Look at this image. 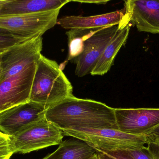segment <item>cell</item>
Segmentation results:
<instances>
[{
  "label": "cell",
  "mask_w": 159,
  "mask_h": 159,
  "mask_svg": "<svg viewBox=\"0 0 159 159\" xmlns=\"http://www.w3.org/2000/svg\"><path fill=\"white\" fill-rule=\"evenodd\" d=\"M61 9L34 14L0 17V27L28 41L43 35L57 24Z\"/></svg>",
  "instance_id": "5"
},
{
  "label": "cell",
  "mask_w": 159,
  "mask_h": 159,
  "mask_svg": "<svg viewBox=\"0 0 159 159\" xmlns=\"http://www.w3.org/2000/svg\"><path fill=\"white\" fill-rule=\"evenodd\" d=\"M96 30H69L66 32L69 40L68 60L75 59L79 56L83 50L85 39L92 32Z\"/></svg>",
  "instance_id": "16"
},
{
  "label": "cell",
  "mask_w": 159,
  "mask_h": 159,
  "mask_svg": "<svg viewBox=\"0 0 159 159\" xmlns=\"http://www.w3.org/2000/svg\"><path fill=\"white\" fill-rule=\"evenodd\" d=\"M1 58H2V54H0V83H1V77L2 74V62H1Z\"/></svg>",
  "instance_id": "23"
},
{
  "label": "cell",
  "mask_w": 159,
  "mask_h": 159,
  "mask_svg": "<svg viewBox=\"0 0 159 159\" xmlns=\"http://www.w3.org/2000/svg\"><path fill=\"white\" fill-rule=\"evenodd\" d=\"M130 29V25L119 24V29L104 50L91 75H103L113 65L114 59L119 51L127 41Z\"/></svg>",
  "instance_id": "14"
},
{
  "label": "cell",
  "mask_w": 159,
  "mask_h": 159,
  "mask_svg": "<svg viewBox=\"0 0 159 159\" xmlns=\"http://www.w3.org/2000/svg\"><path fill=\"white\" fill-rule=\"evenodd\" d=\"M73 1V2H78L81 3H89V4H106L108 1H88V0H82V1Z\"/></svg>",
  "instance_id": "22"
},
{
  "label": "cell",
  "mask_w": 159,
  "mask_h": 159,
  "mask_svg": "<svg viewBox=\"0 0 159 159\" xmlns=\"http://www.w3.org/2000/svg\"><path fill=\"white\" fill-rule=\"evenodd\" d=\"M129 152L134 159H159V147L154 142H149L144 148Z\"/></svg>",
  "instance_id": "17"
},
{
  "label": "cell",
  "mask_w": 159,
  "mask_h": 159,
  "mask_svg": "<svg viewBox=\"0 0 159 159\" xmlns=\"http://www.w3.org/2000/svg\"><path fill=\"white\" fill-rule=\"evenodd\" d=\"M64 136L61 129L45 117L23 128L11 140L15 153L25 154L60 145Z\"/></svg>",
  "instance_id": "4"
},
{
  "label": "cell",
  "mask_w": 159,
  "mask_h": 159,
  "mask_svg": "<svg viewBox=\"0 0 159 159\" xmlns=\"http://www.w3.org/2000/svg\"><path fill=\"white\" fill-rule=\"evenodd\" d=\"M89 159H98V156H97V153L93 155L92 157Z\"/></svg>",
  "instance_id": "25"
},
{
  "label": "cell",
  "mask_w": 159,
  "mask_h": 159,
  "mask_svg": "<svg viewBox=\"0 0 159 159\" xmlns=\"http://www.w3.org/2000/svg\"><path fill=\"white\" fill-rule=\"evenodd\" d=\"M72 86L55 61L43 55L37 62L30 101L48 107L74 96Z\"/></svg>",
  "instance_id": "2"
},
{
  "label": "cell",
  "mask_w": 159,
  "mask_h": 159,
  "mask_svg": "<svg viewBox=\"0 0 159 159\" xmlns=\"http://www.w3.org/2000/svg\"><path fill=\"white\" fill-rule=\"evenodd\" d=\"M24 41H26L15 36L8 30L0 27V54L13 46Z\"/></svg>",
  "instance_id": "18"
},
{
  "label": "cell",
  "mask_w": 159,
  "mask_h": 159,
  "mask_svg": "<svg viewBox=\"0 0 159 159\" xmlns=\"http://www.w3.org/2000/svg\"><path fill=\"white\" fill-rule=\"evenodd\" d=\"M2 133V132H1L0 131V134H1V133Z\"/></svg>",
  "instance_id": "27"
},
{
  "label": "cell",
  "mask_w": 159,
  "mask_h": 159,
  "mask_svg": "<svg viewBox=\"0 0 159 159\" xmlns=\"http://www.w3.org/2000/svg\"><path fill=\"white\" fill-rule=\"evenodd\" d=\"M7 1H8V0H0V8H1V7H2L4 4L6 3Z\"/></svg>",
  "instance_id": "24"
},
{
  "label": "cell",
  "mask_w": 159,
  "mask_h": 159,
  "mask_svg": "<svg viewBox=\"0 0 159 159\" xmlns=\"http://www.w3.org/2000/svg\"><path fill=\"white\" fill-rule=\"evenodd\" d=\"M37 63L32 64L21 72L0 83V115L30 101Z\"/></svg>",
  "instance_id": "7"
},
{
  "label": "cell",
  "mask_w": 159,
  "mask_h": 159,
  "mask_svg": "<svg viewBox=\"0 0 159 159\" xmlns=\"http://www.w3.org/2000/svg\"><path fill=\"white\" fill-rule=\"evenodd\" d=\"M45 118L61 130L76 128L118 129L114 108L101 102L74 96L48 107Z\"/></svg>",
  "instance_id": "1"
},
{
  "label": "cell",
  "mask_w": 159,
  "mask_h": 159,
  "mask_svg": "<svg viewBox=\"0 0 159 159\" xmlns=\"http://www.w3.org/2000/svg\"><path fill=\"white\" fill-rule=\"evenodd\" d=\"M64 136L82 141L96 151L109 153L121 150H137L149 143L146 134L134 135L118 129L76 128L62 130Z\"/></svg>",
  "instance_id": "3"
},
{
  "label": "cell",
  "mask_w": 159,
  "mask_h": 159,
  "mask_svg": "<svg viewBox=\"0 0 159 159\" xmlns=\"http://www.w3.org/2000/svg\"><path fill=\"white\" fill-rule=\"evenodd\" d=\"M14 153L11 137L2 133L0 134V159H9Z\"/></svg>",
  "instance_id": "19"
},
{
  "label": "cell",
  "mask_w": 159,
  "mask_h": 159,
  "mask_svg": "<svg viewBox=\"0 0 159 159\" xmlns=\"http://www.w3.org/2000/svg\"><path fill=\"white\" fill-rule=\"evenodd\" d=\"M69 0H8L0 8V17L34 14L61 9Z\"/></svg>",
  "instance_id": "13"
},
{
  "label": "cell",
  "mask_w": 159,
  "mask_h": 159,
  "mask_svg": "<svg viewBox=\"0 0 159 159\" xmlns=\"http://www.w3.org/2000/svg\"><path fill=\"white\" fill-rule=\"evenodd\" d=\"M47 109L30 101L11 108L0 115V131L12 137L25 127L45 117Z\"/></svg>",
  "instance_id": "11"
},
{
  "label": "cell",
  "mask_w": 159,
  "mask_h": 159,
  "mask_svg": "<svg viewBox=\"0 0 159 159\" xmlns=\"http://www.w3.org/2000/svg\"><path fill=\"white\" fill-rule=\"evenodd\" d=\"M152 142H155L157 145L159 147V139H157V140H155V141H152Z\"/></svg>",
  "instance_id": "26"
},
{
  "label": "cell",
  "mask_w": 159,
  "mask_h": 159,
  "mask_svg": "<svg viewBox=\"0 0 159 159\" xmlns=\"http://www.w3.org/2000/svg\"><path fill=\"white\" fill-rule=\"evenodd\" d=\"M98 159H134L129 153V150L106 152L96 151Z\"/></svg>",
  "instance_id": "20"
},
{
  "label": "cell",
  "mask_w": 159,
  "mask_h": 159,
  "mask_svg": "<svg viewBox=\"0 0 159 159\" xmlns=\"http://www.w3.org/2000/svg\"><path fill=\"white\" fill-rule=\"evenodd\" d=\"M145 134L147 136L149 142L159 139V125L153 128Z\"/></svg>",
  "instance_id": "21"
},
{
  "label": "cell",
  "mask_w": 159,
  "mask_h": 159,
  "mask_svg": "<svg viewBox=\"0 0 159 159\" xmlns=\"http://www.w3.org/2000/svg\"><path fill=\"white\" fill-rule=\"evenodd\" d=\"M119 29V25L95 30L84 42L82 52L75 59V74L82 77L91 74L107 46Z\"/></svg>",
  "instance_id": "8"
},
{
  "label": "cell",
  "mask_w": 159,
  "mask_h": 159,
  "mask_svg": "<svg viewBox=\"0 0 159 159\" xmlns=\"http://www.w3.org/2000/svg\"><path fill=\"white\" fill-rule=\"evenodd\" d=\"M119 130L129 134H145L159 125V108H114Z\"/></svg>",
  "instance_id": "10"
},
{
  "label": "cell",
  "mask_w": 159,
  "mask_h": 159,
  "mask_svg": "<svg viewBox=\"0 0 159 159\" xmlns=\"http://www.w3.org/2000/svg\"><path fill=\"white\" fill-rule=\"evenodd\" d=\"M96 150L78 139L63 141L58 148L42 159H89Z\"/></svg>",
  "instance_id": "15"
},
{
  "label": "cell",
  "mask_w": 159,
  "mask_h": 159,
  "mask_svg": "<svg viewBox=\"0 0 159 159\" xmlns=\"http://www.w3.org/2000/svg\"><path fill=\"white\" fill-rule=\"evenodd\" d=\"M125 15L119 24L132 23L140 32L159 34V0L124 1Z\"/></svg>",
  "instance_id": "9"
},
{
  "label": "cell",
  "mask_w": 159,
  "mask_h": 159,
  "mask_svg": "<svg viewBox=\"0 0 159 159\" xmlns=\"http://www.w3.org/2000/svg\"><path fill=\"white\" fill-rule=\"evenodd\" d=\"M125 8L90 16H70L58 19L57 24L68 30H93L119 25L125 15Z\"/></svg>",
  "instance_id": "12"
},
{
  "label": "cell",
  "mask_w": 159,
  "mask_h": 159,
  "mask_svg": "<svg viewBox=\"0 0 159 159\" xmlns=\"http://www.w3.org/2000/svg\"><path fill=\"white\" fill-rule=\"evenodd\" d=\"M43 40L42 36H39L19 43L2 53L1 82L37 63L42 55Z\"/></svg>",
  "instance_id": "6"
}]
</instances>
